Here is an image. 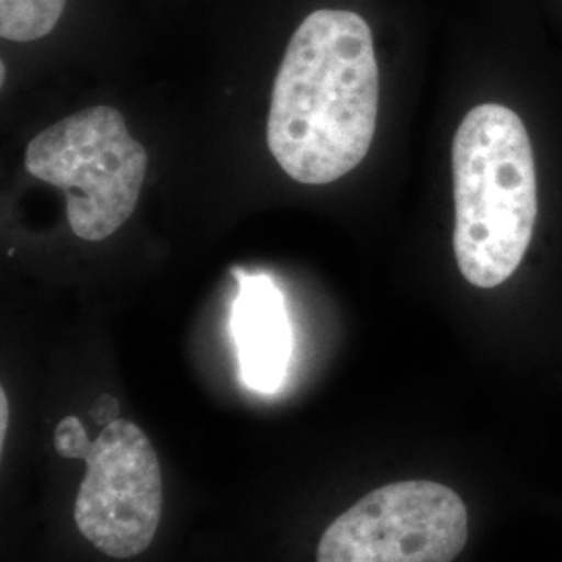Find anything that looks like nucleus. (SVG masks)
<instances>
[{"instance_id": "nucleus-1", "label": "nucleus", "mask_w": 562, "mask_h": 562, "mask_svg": "<svg viewBox=\"0 0 562 562\" xmlns=\"http://www.w3.org/2000/svg\"><path fill=\"white\" fill-rule=\"evenodd\" d=\"M380 69L369 23L319 9L302 21L273 83L267 144L281 169L306 186L348 176L375 136Z\"/></svg>"}, {"instance_id": "nucleus-2", "label": "nucleus", "mask_w": 562, "mask_h": 562, "mask_svg": "<svg viewBox=\"0 0 562 562\" xmlns=\"http://www.w3.org/2000/svg\"><path fill=\"white\" fill-rule=\"evenodd\" d=\"M454 255L462 278L496 288L521 265L538 217V178L521 117L503 104L471 109L452 142Z\"/></svg>"}, {"instance_id": "nucleus-3", "label": "nucleus", "mask_w": 562, "mask_h": 562, "mask_svg": "<svg viewBox=\"0 0 562 562\" xmlns=\"http://www.w3.org/2000/svg\"><path fill=\"white\" fill-rule=\"evenodd\" d=\"M148 155L113 106H92L42 130L25 150L36 180L67 194L71 232L106 240L132 217L140 199Z\"/></svg>"}, {"instance_id": "nucleus-4", "label": "nucleus", "mask_w": 562, "mask_h": 562, "mask_svg": "<svg viewBox=\"0 0 562 562\" xmlns=\"http://www.w3.org/2000/svg\"><path fill=\"white\" fill-rule=\"evenodd\" d=\"M469 540L461 496L427 480L387 483L341 513L317 562H452Z\"/></svg>"}, {"instance_id": "nucleus-5", "label": "nucleus", "mask_w": 562, "mask_h": 562, "mask_svg": "<svg viewBox=\"0 0 562 562\" xmlns=\"http://www.w3.org/2000/svg\"><path fill=\"white\" fill-rule=\"evenodd\" d=\"M76 498L81 536L111 559H134L155 540L162 510L161 464L136 423L102 427L86 454Z\"/></svg>"}, {"instance_id": "nucleus-6", "label": "nucleus", "mask_w": 562, "mask_h": 562, "mask_svg": "<svg viewBox=\"0 0 562 562\" xmlns=\"http://www.w3.org/2000/svg\"><path fill=\"white\" fill-rule=\"evenodd\" d=\"M238 299L232 308L241 382L261 394H276L288 375L294 348L285 301L267 276L238 273Z\"/></svg>"}, {"instance_id": "nucleus-7", "label": "nucleus", "mask_w": 562, "mask_h": 562, "mask_svg": "<svg viewBox=\"0 0 562 562\" xmlns=\"http://www.w3.org/2000/svg\"><path fill=\"white\" fill-rule=\"evenodd\" d=\"M65 0H0V36L11 42H34L48 36L59 23Z\"/></svg>"}, {"instance_id": "nucleus-8", "label": "nucleus", "mask_w": 562, "mask_h": 562, "mask_svg": "<svg viewBox=\"0 0 562 562\" xmlns=\"http://www.w3.org/2000/svg\"><path fill=\"white\" fill-rule=\"evenodd\" d=\"M90 446L88 434L78 417H65L55 429V448L63 459H81Z\"/></svg>"}, {"instance_id": "nucleus-9", "label": "nucleus", "mask_w": 562, "mask_h": 562, "mask_svg": "<svg viewBox=\"0 0 562 562\" xmlns=\"http://www.w3.org/2000/svg\"><path fill=\"white\" fill-rule=\"evenodd\" d=\"M92 415H94L97 422L101 423L102 427H106V425L120 419L117 417L120 415V402L115 401L113 396H101L92 408Z\"/></svg>"}, {"instance_id": "nucleus-10", "label": "nucleus", "mask_w": 562, "mask_h": 562, "mask_svg": "<svg viewBox=\"0 0 562 562\" xmlns=\"http://www.w3.org/2000/svg\"><path fill=\"white\" fill-rule=\"evenodd\" d=\"M7 419H9V402H7V392L0 390V443H4L7 438Z\"/></svg>"}]
</instances>
